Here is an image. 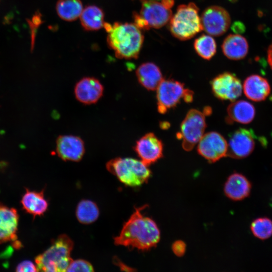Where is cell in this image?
Wrapping results in <instances>:
<instances>
[{
    "label": "cell",
    "instance_id": "obj_1",
    "mask_svg": "<svg viewBox=\"0 0 272 272\" xmlns=\"http://www.w3.org/2000/svg\"><path fill=\"white\" fill-rule=\"evenodd\" d=\"M147 205L136 208L124 223L119 234L114 238L116 245L148 250L155 247L160 239V230L151 218L144 216L142 211Z\"/></svg>",
    "mask_w": 272,
    "mask_h": 272
},
{
    "label": "cell",
    "instance_id": "obj_2",
    "mask_svg": "<svg viewBox=\"0 0 272 272\" xmlns=\"http://www.w3.org/2000/svg\"><path fill=\"white\" fill-rule=\"evenodd\" d=\"M103 27L108 32L107 43L117 57H138L144 38L141 30L134 24L116 22L111 25L105 22Z\"/></svg>",
    "mask_w": 272,
    "mask_h": 272
},
{
    "label": "cell",
    "instance_id": "obj_3",
    "mask_svg": "<svg viewBox=\"0 0 272 272\" xmlns=\"http://www.w3.org/2000/svg\"><path fill=\"white\" fill-rule=\"evenodd\" d=\"M74 247L73 240L65 234L59 235L51 245L35 258L39 271L62 272L73 260L71 253Z\"/></svg>",
    "mask_w": 272,
    "mask_h": 272
},
{
    "label": "cell",
    "instance_id": "obj_4",
    "mask_svg": "<svg viewBox=\"0 0 272 272\" xmlns=\"http://www.w3.org/2000/svg\"><path fill=\"white\" fill-rule=\"evenodd\" d=\"M148 165L132 158L117 157L109 161L106 167L124 184L138 187L147 182L151 176Z\"/></svg>",
    "mask_w": 272,
    "mask_h": 272
},
{
    "label": "cell",
    "instance_id": "obj_5",
    "mask_svg": "<svg viewBox=\"0 0 272 272\" xmlns=\"http://www.w3.org/2000/svg\"><path fill=\"white\" fill-rule=\"evenodd\" d=\"M199 9L193 3L179 5L169 21V29L175 38L187 40L203 30Z\"/></svg>",
    "mask_w": 272,
    "mask_h": 272
},
{
    "label": "cell",
    "instance_id": "obj_6",
    "mask_svg": "<svg viewBox=\"0 0 272 272\" xmlns=\"http://www.w3.org/2000/svg\"><path fill=\"white\" fill-rule=\"evenodd\" d=\"M206 114L191 109L187 113L180 125L177 137L182 140V146L186 151H191L204 134L207 126Z\"/></svg>",
    "mask_w": 272,
    "mask_h": 272
},
{
    "label": "cell",
    "instance_id": "obj_7",
    "mask_svg": "<svg viewBox=\"0 0 272 272\" xmlns=\"http://www.w3.org/2000/svg\"><path fill=\"white\" fill-rule=\"evenodd\" d=\"M187 89L184 84L174 79H163L157 88V110L165 114L175 108L184 97Z\"/></svg>",
    "mask_w": 272,
    "mask_h": 272
},
{
    "label": "cell",
    "instance_id": "obj_8",
    "mask_svg": "<svg viewBox=\"0 0 272 272\" xmlns=\"http://www.w3.org/2000/svg\"><path fill=\"white\" fill-rule=\"evenodd\" d=\"M200 20L203 30L214 36L224 34L229 29L231 23L227 11L218 6L206 8L201 14Z\"/></svg>",
    "mask_w": 272,
    "mask_h": 272
},
{
    "label": "cell",
    "instance_id": "obj_9",
    "mask_svg": "<svg viewBox=\"0 0 272 272\" xmlns=\"http://www.w3.org/2000/svg\"><path fill=\"white\" fill-rule=\"evenodd\" d=\"M210 84L213 94L221 100L234 101L242 94L243 87L240 80L230 72L219 74Z\"/></svg>",
    "mask_w": 272,
    "mask_h": 272
},
{
    "label": "cell",
    "instance_id": "obj_10",
    "mask_svg": "<svg viewBox=\"0 0 272 272\" xmlns=\"http://www.w3.org/2000/svg\"><path fill=\"white\" fill-rule=\"evenodd\" d=\"M198 153L210 163H214L227 156L228 143L219 132L204 134L198 142Z\"/></svg>",
    "mask_w": 272,
    "mask_h": 272
},
{
    "label": "cell",
    "instance_id": "obj_11",
    "mask_svg": "<svg viewBox=\"0 0 272 272\" xmlns=\"http://www.w3.org/2000/svg\"><path fill=\"white\" fill-rule=\"evenodd\" d=\"M227 156L234 159L248 156L255 147V134L250 129L240 128L229 135Z\"/></svg>",
    "mask_w": 272,
    "mask_h": 272
},
{
    "label": "cell",
    "instance_id": "obj_12",
    "mask_svg": "<svg viewBox=\"0 0 272 272\" xmlns=\"http://www.w3.org/2000/svg\"><path fill=\"white\" fill-rule=\"evenodd\" d=\"M134 150L141 161L147 165L154 163L163 156V144L154 133H146L136 142Z\"/></svg>",
    "mask_w": 272,
    "mask_h": 272
},
{
    "label": "cell",
    "instance_id": "obj_13",
    "mask_svg": "<svg viewBox=\"0 0 272 272\" xmlns=\"http://www.w3.org/2000/svg\"><path fill=\"white\" fill-rule=\"evenodd\" d=\"M19 219L16 209L0 202V244L12 242L17 248L20 247L17 236Z\"/></svg>",
    "mask_w": 272,
    "mask_h": 272
},
{
    "label": "cell",
    "instance_id": "obj_14",
    "mask_svg": "<svg viewBox=\"0 0 272 272\" xmlns=\"http://www.w3.org/2000/svg\"><path fill=\"white\" fill-rule=\"evenodd\" d=\"M142 3L140 15L150 28H160L169 22L172 16V11L161 3L153 0H144Z\"/></svg>",
    "mask_w": 272,
    "mask_h": 272
},
{
    "label": "cell",
    "instance_id": "obj_15",
    "mask_svg": "<svg viewBox=\"0 0 272 272\" xmlns=\"http://www.w3.org/2000/svg\"><path fill=\"white\" fill-rule=\"evenodd\" d=\"M56 151L64 161L78 162L84 156L85 148L83 141L73 135H61L56 142Z\"/></svg>",
    "mask_w": 272,
    "mask_h": 272
},
{
    "label": "cell",
    "instance_id": "obj_16",
    "mask_svg": "<svg viewBox=\"0 0 272 272\" xmlns=\"http://www.w3.org/2000/svg\"><path fill=\"white\" fill-rule=\"evenodd\" d=\"M104 88L101 82L93 77H85L79 81L75 86L76 99L84 104L96 103L102 97Z\"/></svg>",
    "mask_w": 272,
    "mask_h": 272
},
{
    "label": "cell",
    "instance_id": "obj_17",
    "mask_svg": "<svg viewBox=\"0 0 272 272\" xmlns=\"http://www.w3.org/2000/svg\"><path fill=\"white\" fill-rule=\"evenodd\" d=\"M251 188V183L245 176L240 173H234L227 178L224 191L230 199L240 200L249 195Z\"/></svg>",
    "mask_w": 272,
    "mask_h": 272
},
{
    "label": "cell",
    "instance_id": "obj_18",
    "mask_svg": "<svg viewBox=\"0 0 272 272\" xmlns=\"http://www.w3.org/2000/svg\"><path fill=\"white\" fill-rule=\"evenodd\" d=\"M21 204L23 210L32 215L34 219L44 215L48 208V202L45 198L44 190L37 191L26 188L25 192L21 199Z\"/></svg>",
    "mask_w": 272,
    "mask_h": 272
},
{
    "label": "cell",
    "instance_id": "obj_19",
    "mask_svg": "<svg viewBox=\"0 0 272 272\" xmlns=\"http://www.w3.org/2000/svg\"><path fill=\"white\" fill-rule=\"evenodd\" d=\"M227 123L234 122L248 124L254 119L255 109L254 106L246 100L234 101L227 109Z\"/></svg>",
    "mask_w": 272,
    "mask_h": 272
},
{
    "label": "cell",
    "instance_id": "obj_20",
    "mask_svg": "<svg viewBox=\"0 0 272 272\" xmlns=\"http://www.w3.org/2000/svg\"><path fill=\"white\" fill-rule=\"evenodd\" d=\"M243 90L247 98L259 102L264 100L269 95L270 87L266 79L258 75H252L244 81Z\"/></svg>",
    "mask_w": 272,
    "mask_h": 272
},
{
    "label": "cell",
    "instance_id": "obj_21",
    "mask_svg": "<svg viewBox=\"0 0 272 272\" xmlns=\"http://www.w3.org/2000/svg\"><path fill=\"white\" fill-rule=\"evenodd\" d=\"M136 76L140 84L150 91L156 90L163 80L160 68L151 62L141 64L136 71Z\"/></svg>",
    "mask_w": 272,
    "mask_h": 272
},
{
    "label": "cell",
    "instance_id": "obj_22",
    "mask_svg": "<svg viewBox=\"0 0 272 272\" xmlns=\"http://www.w3.org/2000/svg\"><path fill=\"white\" fill-rule=\"evenodd\" d=\"M222 49L229 59L239 60L244 58L248 51V44L245 38L240 34H230L224 40Z\"/></svg>",
    "mask_w": 272,
    "mask_h": 272
},
{
    "label": "cell",
    "instance_id": "obj_23",
    "mask_svg": "<svg viewBox=\"0 0 272 272\" xmlns=\"http://www.w3.org/2000/svg\"><path fill=\"white\" fill-rule=\"evenodd\" d=\"M82 27L88 31L99 30L104 27V14L96 6H88L83 9L79 17Z\"/></svg>",
    "mask_w": 272,
    "mask_h": 272
},
{
    "label": "cell",
    "instance_id": "obj_24",
    "mask_svg": "<svg viewBox=\"0 0 272 272\" xmlns=\"http://www.w3.org/2000/svg\"><path fill=\"white\" fill-rule=\"evenodd\" d=\"M83 10L81 0H58L56 10L58 16L66 21H73L80 17Z\"/></svg>",
    "mask_w": 272,
    "mask_h": 272
},
{
    "label": "cell",
    "instance_id": "obj_25",
    "mask_svg": "<svg viewBox=\"0 0 272 272\" xmlns=\"http://www.w3.org/2000/svg\"><path fill=\"white\" fill-rule=\"evenodd\" d=\"M76 215L80 223L90 224L98 218L99 210L94 201L89 199H83L77 206Z\"/></svg>",
    "mask_w": 272,
    "mask_h": 272
},
{
    "label": "cell",
    "instance_id": "obj_26",
    "mask_svg": "<svg viewBox=\"0 0 272 272\" xmlns=\"http://www.w3.org/2000/svg\"><path fill=\"white\" fill-rule=\"evenodd\" d=\"M193 46L197 54L205 59L210 60L216 52V41L210 35H200L194 40Z\"/></svg>",
    "mask_w": 272,
    "mask_h": 272
},
{
    "label": "cell",
    "instance_id": "obj_27",
    "mask_svg": "<svg viewBox=\"0 0 272 272\" xmlns=\"http://www.w3.org/2000/svg\"><path fill=\"white\" fill-rule=\"evenodd\" d=\"M253 235L261 240H265L272 236V221L266 217L258 218L251 224Z\"/></svg>",
    "mask_w": 272,
    "mask_h": 272
},
{
    "label": "cell",
    "instance_id": "obj_28",
    "mask_svg": "<svg viewBox=\"0 0 272 272\" xmlns=\"http://www.w3.org/2000/svg\"><path fill=\"white\" fill-rule=\"evenodd\" d=\"M94 267L90 262L82 259L73 260L70 264L66 271H94Z\"/></svg>",
    "mask_w": 272,
    "mask_h": 272
},
{
    "label": "cell",
    "instance_id": "obj_29",
    "mask_svg": "<svg viewBox=\"0 0 272 272\" xmlns=\"http://www.w3.org/2000/svg\"><path fill=\"white\" fill-rule=\"evenodd\" d=\"M15 270L18 272H34L38 271L35 263L28 260L22 261L16 266Z\"/></svg>",
    "mask_w": 272,
    "mask_h": 272
},
{
    "label": "cell",
    "instance_id": "obj_30",
    "mask_svg": "<svg viewBox=\"0 0 272 272\" xmlns=\"http://www.w3.org/2000/svg\"><path fill=\"white\" fill-rule=\"evenodd\" d=\"M172 250L176 256H182L186 251V244L182 240H177L172 244Z\"/></svg>",
    "mask_w": 272,
    "mask_h": 272
},
{
    "label": "cell",
    "instance_id": "obj_31",
    "mask_svg": "<svg viewBox=\"0 0 272 272\" xmlns=\"http://www.w3.org/2000/svg\"><path fill=\"white\" fill-rule=\"evenodd\" d=\"M134 24L141 30H148L150 28L145 19L140 15L135 13L133 14Z\"/></svg>",
    "mask_w": 272,
    "mask_h": 272
},
{
    "label": "cell",
    "instance_id": "obj_32",
    "mask_svg": "<svg viewBox=\"0 0 272 272\" xmlns=\"http://www.w3.org/2000/svg\"><path fill=\"white\" fill-rule=\"evenodd\" d=\"M233 31L237 34L243 33L245 30L244 25L241 22H235L231 26Z\"/></svg>",
    "mask_w": 272,
    "mask_h": 272
},
{
    "label": "cell",
    "instance_id": "obj_33",
    "mask_svg": "<svg viewBox=\"0 0 272 272\" xmlns=\"http://www.w3.org/2000/svg\"><path fill=\"white\" fill-rule=\"evenodd\" d=\"M161 3L166 8L170 9L174 4V0H161Z\"/></svg>",
    "mask_w": 272,
    "mask_h": 272
},
{
    "label": "cell",
    "instance_id": "obj_34",
    "mask_svg": "<svg viewBox=\"0 0 272 272\" xmlns=\"http://www.w3.org/2000/svg\"><path fill=\"white\" fill-rule=\"evenodd\" d=\"M267 61L270 67L272 69V43L269 46L267 50Z\"/></svg>",
    "mask_w": 272,
    "mask_h": 272
}]
</instances>
